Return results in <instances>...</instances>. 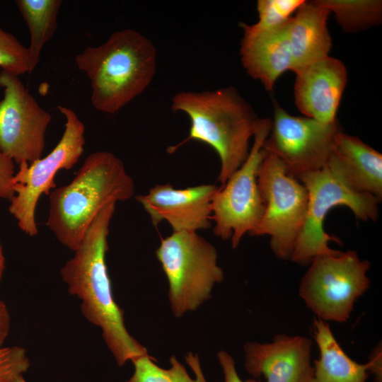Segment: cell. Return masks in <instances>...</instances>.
<instances>
[{"instance_id":"cell-1","label":"cell","mask_w":382,"mask_h":382,"mask_svg":"<svg viewBox=\"0 0 382 382\" xmlns=\"http://www.w3.org/2000/svg\"><path fill=\"white\" fill-rule=\"evenodd\" d=\"M115 204L110 203L100 210L60 272L69 294L80 300L82 315L101 329L106 345L122 366L148 353L126 328L124 311L114 299L108 272V236Z\"/></svg>"},{"instance_id":"cell-2","label":"cell","mask_w":382,"mask_h":382,"mask_svg":"<svg viewBox=\"0 0 382 382\" xmlns=\"http://www.w3.org/2000/svg\"><path fill=\"white\" fill-rule=\"evenodd\" d=\"M134 190L121 159L110 151L93 152L70 183L50 192L46 225L63 245L74 251L100 210L131 199Z\"/></svg>"},{"instance_id":"cell-3","label":"cell","mask_w":382,"mask_h":382,"mask_svg":"<svg viewBox=\"0 0 382 382\" xmlns=\"http://www.w3.org/2000/svg\"><path fill=\"white\" fill-rule=\"evenodd\" d=\"M174 112L187 114L190 120L188 136L168 149L173 153L188 141L210 146L221 163L218 180L221 185L244 163L250 152L249 141L260 118L233 87L202 92L181 91L174 95Z\"/></svg>"},{"instance_id":"cell-4","label":"cell","mask_w":382,"mask_h":382,"mask_svg":"<svg viewBox=\"0 0 382 382\" xmlns=\"http://www.w3.org/2000/svg\"><path fill=\"white\" fill-rule=\"evenodd\" d=\"M91 81V101L98 111L115 114L142 93L156 71V49L137 30L114 32L102 45L75 57Z\"/></svg>"},{"instance_id":"cell-5","label":"cell","mask_w":382,"mask_h":382,"mask_svg":"<svg viewBox=\"0 0 382 382\" xmlns=\"http://www.w3.org/2000/svg\"><path fill=\"white\" fill-rule=\"evenodd\" d=\"M156 255L168 282V299L175 317L193 311L211 297L224 279L215 247L195 231L173 232L161 238Z\"/></svg>"},{"instance_id":"cell-6","label":"cell","mask_w":382,"mask_h":382,"mask_svg":"<svg viewBox=\"0 0 382 382\" xmlns=\"http://www.w3.org/2000/svg\"><path fill=\"white\" fill-rule=\"evenodd\" d=\"M296 178L306 188L308 203L304 223L290 257L294 262L305 265L318 255L340 252L329 247L330 241H340L327 233L323 227L327 214L335 207H347L359 220L378 219L381 200L352 190L327 165L320 170L299 174Z\"/></svg>"},{"instance_id":"cell-7","label":"cell","mask_w":382,"mask_h":382,"mask_svg":"<svg viewBox=\"0 0 382 382\" xmlns=\"http://www.w3.org/2000/svg\"><path fill=\"white\" fill-rule=\"evenodd\" d=\"M370 263L349 250L315 257L301 279L299 296L324 321L345 323L357 299L369 287Z\"/></svg>"},{"instance_id":"cell-8","label":"cell","mask_w":382,"mask_h":382,"mask_svg":"<svg viewBox=\"0 0 382 382\" xmlns=\"http://www.w3.org/2000/svg\"><path fill=\"white\" fill-rule=\"evenodd\" d=\"M272 127L270 119H260L248 158L224 185L216 192L212 202L214 233L236 248L243 236L260 221L265 204L257 183V172L267 154L262 147Z\"/></svg>"},{"instance_id":"cell-9","label":"cell","mask_w":382,"mask_h":382,"mask_svg":"<svg viewBox=\"0 0 382 382\" xmlns=\"http://www.w3.org/2000/svg\"><path fill=\"white\" fill-rule=\"evenodd\" d=\"M257 183L265 208L260 221L250 235L269 236L275 256L290 259L305 220L306 188L289 173L280 159L267 152L257 172Z\"/></svg>"},{"instance_id":"cell-10","label":"cell","mask_w":382,"mask_h":382,"mask_svg":"<svg viewBox=\"0 0 382 382\" xmlns=\"http://www.w3.org/2000/svg\"><path fill=\"white\" fill-rule=\"evenodd\" d=\"M65 118V128L56 146L45 157L22 163L13 178L14 195L8 211L16 219L19 228L30 236L38 233L35 209L42 195H49L56 188L54 177L61 169L69 170L84 151L85 127L76 114L66 107L58 106Z\"/></svg>"},{"instance_id":"cell-11","label":"cell","mask_w":382,"mask_h":382,"mask_svg":"<svg viewBox=\"0 0 382 382\" xmlns=\"http://www.w3.org/2000/svg\"><path fill=\"white\" fill-rule=\"evenodd\" d=\"M0 151L20 165L42 157L52 115L40 107L18 76L1 71Z\"/></svg>"},{"instance_id":"cell-12","label":"cell","mask_w":382,"mask_h":382,"mask_svg":"<svg viewBox=\"0 0 382 382\" xmlns=\"http://www.w3.org/2000/svg\"><path fill=\"white\" fill-rule=\"evenodd\" d=\"M340 130L337 121L323 123L294 116L276 105L271 129L262 147L280 159L296 178L327 165L333 154L335 135Z\"/></svg>"},{"instance_id":"cell-13","label":"cell","mask_w":382,"mask_h":382,"mask_svg":"<svg viewBox=\"0 0 382 382\" xmlns=\"http://www.w3.org/2000/svg\"><path fill=\"white\" fill-rule=\"evenodd\" d=\"M219 187L203 184L176 189L170 183L153 187L146 195L135 197L154 226L165 220L173 232L195 231L212 226V202Z\"/></svg>"},{"instance_id":"cell-14","label":"cell","mask_w":382,"mask_h":382,"mask_svg":"<svg viewBox=\"0 0 382 382\" xmlns=\"http://www.w3.org/2000/svg\"><path fill=\"white\" fill-rule=\"evenodd\" d=\"M311 340L303 336L276 335L270 343L250 342L244 345L246 371L267 382H311Z\"/></svg>"},{"instance_id":"cell-15","label":"cell","mask_w":382,"mask_h":382,"mask_svg":"<svg viewBox=\"0 0 382 382\" xmlns=\"http://www.w3.org/2000/svg\"><path fill=\"white\" fill-rule=\"evenodd\" d=\"M294 100L305 117L323 123L336 121L347 81L345 64L330 56L296 73Z\"/></svg>"},{"instance_id":"cell-16","label":"cell","mask_w":382,"mask_h":382,"mask_svg":"<svg viewBox=\"0 0 382 382\" xmlns=\"http://www.w3.org/2000/svg\"><path fill=\"white\" fill-rule=\"evenodd\" d=\"M327 166L352 190L382 198V155L340 130Z\"/></svg>"},{"instance_id":"cell-17","label":"cell","mask_w":382,"mask_h":382,"mask_svg":"<svg viewBox=\"0 0 382 382\" xmlns=\"http://www.w3.org/2000/svg\"><path fill=\"white\" fill-rule=\"evenodd\" d=\"M291 18L272 30L253 35H243L240 54L247 73L272 91L278 78L291 71L289 29Z\"/></svg>"},{"instance_id":"cell-18","label":"cell","mask_w":382,"mask_h":382,"mask_svg":"<svg viewBox=\"0 0 382 382\" xmlns=\"http://www.w3.org/2000/svg\"><path fill=\"white\" fill-rule=\"evenodd\" d=\"M330 13L316 1H305L291 17L289 40L291 71L295 74L329 56L332 41L327 20Z\"/></svg>"},{"instance_id":"cell-19","label":"cell","mask_w":382,"mask_h":382,"mask_svg":"<svg viewBox=\"0 0 382 382\" xmlns=\"http://www.w3.org/2000/svg\"><path fill=\"white\" fill-rule=\"evenodd\" d=\"M314 338L320 358L314 361L311 382H366L369 363L359 364L342 349L325 321L315 318Z\"/></svg>"},{"instance_id":"cell-20","label":"cell","mask_w":382,"mask_h":382,"mask_svg":"<svg viewBox=\"0 0 382 382\" xmlns=\"http://www.w3.org/2000/svg\"><path fill=\"white\" fill-rule=\"evenodd\" d=\"M16 4L29 29L30 73L37 65L41 50L57 28V15L62 0H16Z\"/></svg>"},{"instance_id":"cell-21","label":"cell","mask_w":382,"mask_h":382,"mask_svg":"<svg viewBox=\"0 0 382 382\" xmlns=\"http://www.w3.org/2000/svg\"><path fill=\"white\" fill-rule=\"evenodd\" d=\"M195 378H192L183 364L173 355L170 358V368L158 366L156 359L148 354L132 360L134 373L127 382H207L201 369L199 356L190 352L185 357Z\"/></svg>"},{"instance_id":"cell-22","label":"cell","mask_w":382,"mask_h":382,"mask_svg":"<svg viewBox=\"0 0 382 382\" xmlns=\"http://www.w3.org/2000/svg\"><path fill=\"white\" fill-rule=\"evenodd\" d=\"M333 13L345 32L358 31L378 25L382 19L381 0H316Z\"/></svg>"},{"instance_id":"cell-23","label":"cell","mask_w":382,"mask_h":382,"mask_svg":"<svg viewBox=\"0 0 382 382\" xmlns=\"http://www.w3.org/2000/svg\"><path fill=\"white\" fill-rule=\"evenodd\" d=\"M304 0H259L257 3L258 21L253 25L242 23L243 35H253L280 26L291 18V14Z\"/></svg>"},{"instance_id":"cell-24","label":"cell","mask_w":382,"mask_h":382,"mask_svg":"<svg viewBox=\"0 0 382 382\" xmlns=\"http://www.w3.org/2000/svg\"><path fill=\"white\" fill-rule=\"evenodd\" d=\"M0 67L1 71L19 76L30 73L28 47L0 27Z\"/></svg>"},{"instance_id":"cell-25","label":"cell","mask_w":382,"mask_h":382,"mask_svg":"<svg viewBox=\"0 0 382 382\" xmlns=\"http://www.w3.org/2000/svg\"><path fill=\"white\" fill-rule=\"evenodd\" d=\"M30 366L26 350L19 346L0 348V382H15Z\"/></svg>"},{"instance_id":"cell-26","label":"cell","mask_w":382,"mask_h":382,"mask_svg":"<svg viewBox=\"0 0 382 382\" xmlns=\"http://www.w3.org/2000/svg\"><path fill=\"white\" fill-rule=\"evenodd\" d=\"M14 162L0 151V198L11 200L14 195Z\"/></svg>"},{"instance_id":"cell-27","label":"cell","mask_w":382,"mask_h":382,"mask_svg":"<svg viewBox=\"0 0 382 382\" xmlns=\"http://www.w3.org/2000/svg\"><path fill=\"white\" fill-rule=\"evenodd\" d=\"M217 358L223 369L224 382H260L254 378L242 381L236 371L235 361L228 352L220 350L217 354Z\"/></svg>"},{"instance_id":"cell-28","label":"cell","mask_w":382,"mask_h":382,"mask_svg":"<svg viewBox=\"0 0 382 382\" xmlns=\"http://www.w3.org/2000/svg\"><path fill=\"white\" fill-rule=\"evenodd\" d=\"M11 328V316L4 301L0 299V348L3 347Z\"/></svg>"},{"instance_id":"cell-29","label":"cell","mask_w":382,"mask_h":382,"mask_svg":"<svg viewBox=\"0 0 382 382\" xmlns=\"http://www.w3.org/2000/svg\"><path fill=\"white\" fill-rule=\"evenodd\" d=\"M381 346H378L373 352L369 363V371L375 376V382L382 381L381 374Z\"/></svg>"},{"instance_id":"cell-30","label":"cell","mask_w":382,"mask_h":382,"mask_svg":"<svg viewBox=\"0 0 382 382\" xmlns=\"http://www.w3.org/2000/svg\"><path fill=\"white\" fill-rule=\"evenodd\" d=\"M5 267V257L4 255L3 248L0 241V281L3 277Z\"/></svg>"},{"instance_id":"cell-31","label":"cell","mask_w":382,"mask_h":382,"mask_svg":"<svg viewBox=\"0 0 382 382\" xmlns=\"http://www.w3.org/2000/svg\"><path fill=\"white\" fill-rule=\"evenodd\" d=\"M15 382H26L23 376H20Z\"/></svg>"}]
</instances>
